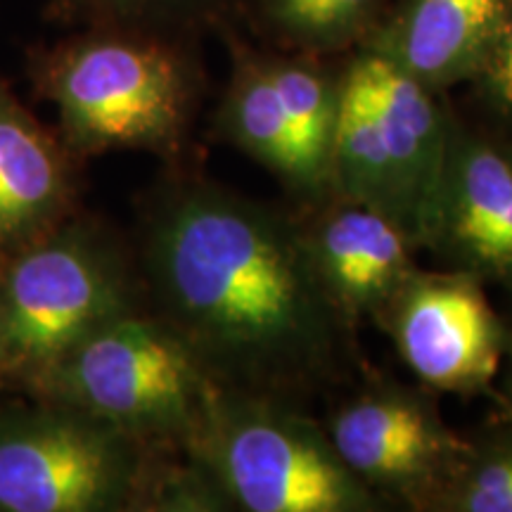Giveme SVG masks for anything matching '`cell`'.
Wrapping results in <instances>:
<instances>
[{"mask_svg":"<svg viewBox=\"0 0 512 512\" xmlns=\"http://www.w3.org/2000/svg\"><path fill=\"white\" fill-rule=\"evenodd\" d=\"M36 100L57 112L76 157L147 152L183 166L204 98L197 41L121 27H81L24 55Z\"/></svg>","mask_w":512,"mask_h":512,"instance_id":"cell-2","label":"cell"},{"mask_svg":"<svg viewBox=\"0 0 512 512\" xmlns=\"http://www.w3.org/2000/svg\"><path fill=\"white\" fill-rule=\"evenodd\" d=\"M83 164L0 76V261L83 209Z\"/></svg>","mask_w":512,"mask_h":512,"instance_id":"cell-12","label":"cell"},{"mask_svg":"<svg viewBox=\"0 0 512 512\" xmlns=\"http://www.w3.org/2000/svg\"><path fill=\"white\" fill-rule=\"evenodd\" d=\"M164 456L72 403L0 401V512H150Z\"/></svg>","mask_w":512,"mask_h":512,"instance_id":"cell-6","label":"cell"},{"mask_svg":"<svg viewBox=\"0 0 512 512\" xmlns=\"http://www.w3.org/2000/svg\"><path fill=\"white\" fill-rule=\"evenodd\" d=\"M0 3H3V0H0Z\"/></svg>","mask_w":512,"mask_h":512,"instance_id":"cell-21","label":"cell"},{"mask_svg":"<svg viewBox=\"0 0 512 512\" xmlns=\"http://www.w3.org/2000/svg\"><path fill=\"white\" fill-rule=\"evenodd\" d=\"M337 456L392 508L430 512L467 448L430 389L373 377L323 420Z\"/></svg>","mask_w":512,"mask_h":512,"instance_id":"cell-8","label":"cell"},{"mask_svg":"<svg viewBox=\"0 0 512 512\" xmlns=\"http://www.w3.org/2000/svg\"><path fill=\"white\" fill-rule=\"evenodd\" d=\"M508 0H392L361 48L430 91L465 86L489 48Z\"/></svg>","mask_w":512,"mask_h":512,"instance_id":"cell-13","label":"cell"},{"mask_svg":"<svg viewBox=\"0 0 512 512\" xmlns=\"http://www.w3.org/2000/svg\"><path fill=\"white\" fill-rule=\"evenodd\" d=\"M214 382L150 309L112 320L29 389L112 422L159 453H183Z\"/></svg>","mask_w":512,"mask_h":512,"instance_id":"cell-7","label":"cell"},{"mask_svg":"<svg viewBox=\"0 0 512 512\" xmlns=\"http://www.w3.org/2000/svg\"><path fill=\"white\" fill-rule=\"evenodd\" d=\"M453 110L384 57L358 48L342 60L330 195L368 204L425 252L437 214Z\"/></svg>","mask_w":512,"mask_h":512,"instance_id":"cell-4","label":"cell"},{"mask_svg":"<svg viewBox=\"0 0 512 512\" xmlns=\"http://www.w3.org/2000/svg\"><path fill=\"white\" fill-rule=\"evenodd\" d=\"M242 8L245 0H46L43 15L67 29L121 27L200 41L233 27Z\"/></svg>","mask_w":512,"mask_h":512,"instance_id":"cell-16","label":"cell"},{"mask_svg":"<svg viewBox=\"0 0 512 512\" xmlns=\"http://www.w3.org/2000/svg\"><path fill=\"white\" fill-rule=\"evenodd\" d=\"M425 252L441 268L512 290V131L453 114Z\"/></svg>","mask_w":512,"mask_h":512,"instance_id":"cell-10","label":"cell"},{"mask_svg":"<svg viewBox=\"0 0 512 512\" xmlns=\"http://www.w3.org/2000/svg\"><path fill=\"white\" fill-rule=\"evenodd\" d=\"M392 0H245L242 15L268 46L316 57H347L366 43Z\"/></svg>","mask_w":512,"mask_h":512,"instance_id":"cell-15","label":"cell"},{"mask_svg":"<svg viewBox=\"0 0 512 512\" xmlns=\"http://www.w3.org/2000/svg\"><path fill=\"white\" fill-rule=\"evenodd\" d=\"M375 323L430 392L479 396L494 387L505 328L482 280L451 268L418 266Z\"/></svg>","mask_w":512,"mask_h":512,"instance_id":"cell-9","label":"cell"},{"mask_svg":"<svg viewBox=\"0 0 512 512\" xmlns=\"http://www.w3.org/2000/svg\"><path fill=\"white\" fill-rule=\"evenodd\" d=\"M3 323H0V392H3Z\"/></svg>","mask_w":512,"mask_h":512,"instance_id":"cell-20","label":"cell"},{"mask_svg":"<svg viewBox=\"0 0 512 512\" xmlns=\"http://www.w3.org/2000/svg\"><path fill=\"white\" fill-rule=\"evenodd\" d=\"M147 309L133 240L81 209L0 261L3 392L34 384L112 320Z\"/></svg>","mask_w":512,"mask_h":512,"instance_id":"cell-3","label":"cell"},{"mask_svg":"<svg viewBox=\"0 0 512 512\" xmlns=\"http://www.w3.org/2000/svg\"><path fill=\"white\" fill-rule=\"evenodd\" d=\"M221 34L230 48V76L214 114L216 138L271 171L294 200L309 207L316 195L268 72L266 48L247 46L233 27Z\"/></svg>","mask_w":512,"mask_h":512,"instance_id":"cell-14","label":"cell"},{"mask_svg":"<svg viewBox=\"0 0 512 512\" xmlns=\"http://www.w3.org/2000/svg\"><path fill=\"white\" fill-rule=\"evenodd\" d=\"M465 86L489 126L512 131V0L505 3L489 48Z\"/></svg>","mask_w":512,"mask_h":512,"instance_id":"cell-18","label":"cell"},{"mask_svg":"<svg viewBox=\"0 0 512 512\" xmlns=\"http://www.w3.org/2000/svg\"><path fill=\"white\" fill-rule=\"evenodd\" d=\"M185 456L207 472L230 512H380L304 406L211 389Z\"/></svg>","mask_w":512,"mask_h":512,"instance_id":"cell-5","label":"cell"},{"mask_svg":"<svg viewBox=\"0 0 512 512\" xmlns=\"http://www.w3.org/2000/svg\"><path fill=\"white\" fill-rule=\"evenodd\" d=\"M133 247L147 309L216 387L309 408L347 380L356 325L320 278L299 211L166 166L140 197Z\"/></svg>","mask_w":512,"mask_h":512,"instance_id":"cell-1","label":"cell"},{"mask_svg":"<svg viewBox=\"0 0 512 512\" xmlns=\"http://www.w3.org/2000/svg\"><path fill=\"white\" fill-rule=\"evenodd\" d=\"M430 512H512V425L489 422L479 437H467Z\"/></svg>","mask_w":512,"mask_h":512,"instance_id":"cell-17","label":"cell"},{"mask_svg":"<svg viewBox=\"0 0 512 512\" xmlns=\"http://www.w3.org/2000/svg\"><path fill=\"white\" fill-rule=\"evenodd\" d=\"M508 294V306L501 313L503 328H505V342H503V358L501 368L491 387V415L489 422H505L512 425V290H505Z\"/></svg>","mask_w":512,"mask_h":512,"instance_id":"cell-19","label":"cell"},{"mask_svg":"<svg viewBox=\"0 0 512 512\" xmlns=\"http://www.w3.org/2000/svg\"><path fill=\"white\" fill-rule=\"evenodd\" d=\"M304 235L330 297L351 323L377 320L418 264L420 252L392 219L368 204L328 195L299 209Z\"/></svg>","mask_w":512,"mask_h":512,"instance_id":"cell-11","label":"cell"}]
</instances>
